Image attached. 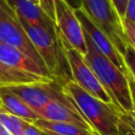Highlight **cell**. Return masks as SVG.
<instances>
[{
	"label": "cell",
	"mask_w": 135,
	"mask_h": 135,
	"mask_svg": "<svg viewBox=\"0 0 135 135\" xmlns=\"http://www.w3.org/2000/svg\"><path fill=\"white\" fill-rule=\"evenodd\" d=\"M61 89L97 135H119L120 117L124 113L121 109L94 97L72 79L63 82Z\"/></svg>",
	"instance_id": "6da1fadb"
},
{
	"label": "cell",
	"mask_w": 135,
	"mask_h": 135,
	"mask_svg": "<svg viewBox=\"0 0 135 135\" xmlns=\"http://www.w3.org/2000/svg\"><path fill=\"white\" fill-rule=\"evenodd\" d=\"M84 39L86 43V53L83 56L85 62L93 70L102 86L113 99V102L124 113H132L134 107L127 75L96 46L85 32Z\"/></svg>",
	"instance_id": "7a4b0ae2"
},
{
	"label": "cell",
	"mask_w": 135,
	"mask_h": 135,
	"mask_svg": "<svg viewBox=\"0 0 135 135\" xmlns=\"http://www.w3.org/2000/svg\"><path fill=\"white\" fill-rule=\"evenodd\" d=\"M17 17L55 81L58 79L62 80L63 83L70 80L65 77V69L62 68V63H69L57 37V33H52L42 26L30 23L18 15Z\"/></svg>",
	"instance_id": "3957f363"
},
{
	"label": "cell",
	"mask_w": 135,
	"mask_h": 135,
	"mask_svg": "<svg viewBox=\"0 0 135 135\" xmlns=\"http://www.w3.org/2000/svg\"><path fill=\"white\" fill-rule=\"evenodd\" d=\"M82 8L92 22L103 32L123 57L129 44L124 34L121 18L111 0H81Z\"/></svg>",
	"instance_id": "277c9868"
},
{
	"label": "cell",
	"mask_w": 135,
	"mask_h": 135,
	"mask_svg": "<svg viewBox=\"0 0 135 135\" xmlns=\"http://www.w3.org/2000/svg\"><path fill=\"white\" fill-rule=\"evenodd\" d=\"M57 37L61 43L63 53L69 63L71 79L74 80L84 91H86L94 97L100 99L101 101L113 102V99L111 98L109 93L105 91V89L102 86V84L100 83L99 79L97 78L93 70L85 62L83 55H81L78 51H76L74 47H72L68 43V41L60 34L58 28H57Z\"/></svg>",
	"instance_id": "5b68a950"
},
{
	"label": "cell",
	"mask_w": 135,
	"mask_h": 135,
	"mask_svg": "<svg viewBox=\"0 0 135 135\" xmlns=\"http://www.w3.org/2000/svg\"><path fill=\"white\" fill-rule=\"evenodd\" d=\"M0 41L20 50L38 65L47 70L20 23L16 13L9 7L5 0H0Z\"/></svg>",
	"instance_id": "8992f818"
},
{
	"label": "cell",
	"mask_w": 135,
	"mask_h": 135,
	"mask_svg": "<svg viewBox=\"0 0 135 135\" xmlns=\"http://www.w3.org/2000/svg\"><path fill=\"white\" fill-rule=\"evenodd\" d=\"M54 8L58 31L72 47L84 56L86 53L84 32L75 9L64 0H55Z\"/></svg>",
	"instance_id": "52a82bcc"
},
{
	"label": "cell",
	"mask_w": 135,
	"mask_h": 135,
	"mask_svg": "<svg viewBox=\"0 0 135 135\" xmlns=\"http://www.w3.org/2000/svg\"><path fill=\"white\" fill-rule=\"evenodd\" d=\"M55 81L41 82V83H27L6 86L17 96H19L26 104H28L35 112L42 109L51 100H66L65 94L62 89H56L53 86Z\"/></svg>",
	"instance_id": "ba28073f"
},
{
	"label": "cell",
	"mask_w": 135,
	"mask_h": 135,
	"mask_svg": "<svg viewBox=\"0 0 135 135\" xmlns=\"http://www.w3.org/2000/svg\"><path fill=\"white\" fill-rule=\"evenodd\" d=\"M76 16L78 17L83 31L91 37V39L94 41V43L96 44V46L119 69L121 70V72L124 75L129 74V70L124 63L123 57L118 53V51L116 50V47L113 45V43L111 42V40L107 37V35L101 32L93 22L92 20L88 17V15L85 14V12L83 11L82 7L75 9Z\"/></svg>",
	"instance_id": "9c48e42d"
},
{
	"label": "cell",
	"mask_w": 135,
	"mask_h": 135,
	"mask_svg": "<svg viewBox=\"0 0 135 135\" xmlns=\"http://www.w3.org/2000/svg\"><path fill=\"white\" fill-rule=\"evenodd\" d=\"M36 113L41 119L73 123L94 132L91 126L86 122L83 116L78 112V110L75 108L74 103L68 96H66V100H58V99L51 100L46 105H44L42 109H40Z\"/></svg>",
	"instance_id": "30bf717a"
},
{
	"label": "cell",
	"mask_w": 135,
	"mask_h": 135,
	"mask_svg": "<svg viewBox=\"0 0 135 135\" xmlns=\"http://www.w3.org/2000/svg\"><path fill=\"white\" fill-rule=\"evenodd\" d=\"M0 61L16 70L39 75L55 81L54 77L47 70L38 65L20 50L2 41H0Z\"/></svg>",
	"instance_id": "8fae6325"
},
{
	"label": "cell",
	"mask_w": 135,
	"mask_h": 135,
	"mask_svg": "<svg viewBox=\"0 0 135 135\" xmlns=\"http://www.w3.org/2000/svg\"><path fill=\"white\" fill-rule=\"evenodd\" d=\"M11 8L20 17L35 25L42 26L52 33H57V25L44 9L31 0H5Z\"/></svg>",
	"instance_id": "7c38bea8"
},
{
	"label": "cell",
	"mask_w": 135,
	"mask_h": 135,
	"mask_svg": "<svg viewBox=\"0 0 135 135\" xmlns=\"http://www.w3.org/2000/svg\"><path fill=\"white\" fill-rule=\"evenodd\" d=\"M0 104L4 112L13 114L30 123H34L39 119L38 114L6 86H0Z\"/></svg>",
	"instance_id": "4fadbf2b"
},
{
	"label": "cell",
	"mask_w": 135,
	"mask_h": 135,
	"mask_svg": "<svg viewBox=\"0 0 135 135\" xmlns=\"http://www.w3.org/2000/svg\"><path fill=\"white\" fill-rule=\"evenodd\" d=\"M49 78L22 72L11 68L0 61V86H9L17 84H27V83H41V82H52Z\"/></svg>",
	"instance_id": "5bb4252c"
},
{
	"label": "cell",
	"mask_w": 135,
	"mask_h": 135,
	"mask_svg": "<svg viewBox=\"0 0 135 135\" xmlns=\"http://www.w3.org/2000/svg\"><path fill=\"white\" fill-rule=\"evenodd\" d=\"M34 124L43 132H49L57 135H97L88 129L68 122L51 121L39 118L34 122Z\"/></svg>",
	"instance_id": "9a60e30c"
},
{
	"label": "cell",
	"mask_w": 135,
	"mask_h": 135,
	"mask_svg": "<svg viewBox=\"0 0 135 135\" xmlns=\"http://www.w3.org/2000/svg\"><path fill=\"white\" fill-rule=\"evenodd\" d=\"M24 121L25 120L7 112H0V123L11 135H22Z\"/></svg>",
	"instance_id": "2e32d148"
},
{
	"label": "cell",
	"mask_w": 135,
	"mask_h": 135,
	"mask_svg": "<svg viewBox=\"0 0 135 135\" xmlns=\"http://www.w3.org/2000/svg\"><path fill=\"white\" fill-rule=\"evenodd\" d=\"M119 135H135V119L130 113H122L119 122Z\"/></svg>",
	"instance_id": "e0dca14e"
},
{
	"label": "cell",
	"mask_w": 135,
	"mask_h": 135,
	"mask_svg": "<svg viewBox=\"0 0 135 135\" xmlns=\"http://www.w3.org/2000/svg\"><path fill=\"white\" fill-rule=\"evenodd\" d=\"M123 60L129 70V74H131L135 78V49L130 43L128 44L123 54Z\"/></svg>",
	"instance_id": "ac0fdd59"
},
{
	"label": "cell",
	"mask_w": 135,
	"mask_h": 135,
	"mask_svg": "<svg viewBox=\"0 0 135 135\" xmlns=\"http://www.w3.org/2000/svg\"><path fill=\"white\" fill-rule=\"evenodd\" d=\"M121 22H122V27L129 43L135 49V23H133L127 18L121 19Z\"/></svg>",
	"instance_id": "d6986e66"
},
{
	"label": "cell",
	"mask_w": 135,
	"mask_h": 135,
	"mask_svg": "<svg viewBox=\"0 0 135 135\" xmlns=\"http://www.w3.org/2000/svg\"><path fill=\"white\" fill-rule=\"evenodd\" d=\"M22 135H43V133L34 123H30L27 121H24Z\"/></svg>",
	"instance_id": "ffe728a7"
},
{
	"label": "cell",
	"mask_w": 135,
	"mask_h": 135,
	"mask_svg": "<svg viewBox=\"0 0 135 135\" xmlns=\"http://www.w3.org/2000/svg\"><path fill=\"white\" fill-rule=\"evenodd\" d=\"M115 9L117 11L119 17L121 19L124 18V15H126V9H127V5H128V2L129 0H111Z\"/></svg>",
	"instance_id": "44dd1931"
},
{
	"label": "cell",
	"mask_w": 135,
	"mask_h": 135,
	"mask_svg": "<svg viewBox=\"0 0 135 135\" xmlns=\"http://www.w3.org/2000/svg\"><path fill=\"white\" fill-rule=\"evenodd\" d=\"M124 18H127L130 21H132L133 23H135V0H129Z\"/></svg>",
	"instance_id": "7402d4cb"
},
{
	"label": "cell",
	"mask_w": 135,
	"mask_h": 135,
	"mask_svg": "<svg viewBox=\"0 0 135 135\" xmlns=\"http://www.w3.org/2000/svg\"><path fill=\"white\" fill-rule=\"evenodd\" d=\"M40 6L44 9V12L52 18V20L56 23V16H55V12H54V9L51 7V5L49 4V2H47V0H40Z\"/></svg>",
	"instance_id": "603a6c76"
},
{
	"label": "cell",
	"mask_w": 135,
	"mask_h": 135,
	"mask_svg": "<svg viewBox=\"0 0 135 135\" xmlns=\"http://www.w3.org/2000/svg\"><path fill=\"white\" fill-rule=\"evenodd\" d=\"M127 78H128V82H129V88H130V93H131V98H132L134 111H135V78L131 74H128Z\"/></svg>",
	"instance_id": "cb8c5ba5"
},
{
	"label": "cell",
	"mask_w": 135,
	"mask_h": 135,
	"mask_svg": "<svg viewBox=\"0 0 135 135\" xmlns=\"http://www.w3.org/2000/svg\"><path fill=\"white\" fill-rule=\"evenodd\" d=\"M42 133H43V135H57V134H53V133H49V132H43V131H42Z\"/></svg>",
	"instance_id": "d4e9b609"
},
{
	"label": "cell",
	"mask_w": 135,
	"mask_h": 135,
	"mask_svg": "<svg viewBox=\"0 0 135 135\" xmlns=\"http://www.w3.org/2000/svg\"><path fill=\"white\" fill-rule=\"evenodd\" d=\"M31 1H33V2H35V3H37V4L40 5V0H31Z\"/></svg>",
	"instance_id": "484cf974"
},
{
	"label": "cell",
	"mask_w": 135,
	"mask_h": 135,
	"mask_svg": "<svg viewBox=\"0 0 135 135\" xmlns=\"http://www.w3.org/2000/svg\"><path fill=\"white\" fill-rule=\"evenodd\" d=\"M3 111V109H2V107H1V104H0V112H2Z\"/></svg>",
	"instance_id": "4316f807"
},
{
	"label": "cell",
	"mask_w": 135,
	"mask_h": 135,
	"mask_svg": "<svg viewBox=\"0 0 135 135\" xmlns=\"http://www.w3.org/2000/svg\"><path fill=\"white\" fill-rule=\"evenodd\" d=\"M0 135H1V134H0Z\"/></svg>",
	"instance_id": "83f0119b"
}]
</instances>
